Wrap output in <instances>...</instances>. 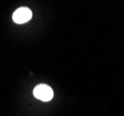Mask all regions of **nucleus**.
<instances>
[{
	"label": "nucleus",
	"mask_w": 124,
	"mask_h": 116,
	"mask_svg": "<svg viewBox=\"0 0 124 116\" xmlns=\"http://www.w3.org/2000/svg\"><path fill=\"white\" fill-rule=\"evenodd\" d=\"M32 18V11L27 7H20L13 13V21L17 24H23L30 20Z\"/></svg>",
	"instance_id": "nucleus-2"
},
{
	"label": "nucleus",
	"mask_w": 124,
	"mask_h": 116,
	"mask_svg": "<svg viewBox=\"0 0 124 116\" xmlns=\"http://www.w3.org/2000/svg\"><path fill=\"white\" fill-rule=\"evenodd\" d=\"M34 96L42 101H50L53 98V91L47 85H38L34 89Z\"/></svg>",
	"instance_id": "nucleus-1"
}]
</instances>
